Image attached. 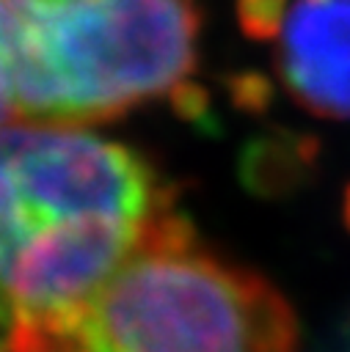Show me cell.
Listing matches in <instances>:
<instances>
[{"label": "cell", "instance_id": "5b68a950", "mask_svg": "<svg viewBox=\"0 0 350 352\" xmlns=\"http://www.w3.org/2000/svg\"><path fill=\"white\" fill-rule=\"evenodd\" d=\"M3 6H6V0H0V124L17 121L11 77H8V63H6V41H3Z\"/></svg>", "mask_w": 350, "mask_h": 352}, {"label": "cell", "instance_id": "6da1fadb", "mask_svg": "<svg viewBox=\"0 0 350 352\" xmlns=\"http://www.w3.org/2000/svg\"><path fill=\"white\" fill-rule=\"evenodd\" d=\"M179 220L135 148L88 126L0 124V338L80 305Z\"/></svg>", "mask_w": 350, "mask_h": 352}, {"label": "cell", "instance_id": "3957f363", "mask_svg": "<svg viewBox=\"0 0 350 352\" xmlns=\"http://www.w3.org/2000/svg\"><path fill=\"white\" fill-rule=\"evenodd\" d=\"M193 0H6L3 41L19 121L91 126L185 82Z\"/></svg>", "mask_w": 350, "mask_h": 352}, {"label": "cell", "instance_id": "277c9868", "mask_svg": "<svg viewBox=\"0 0 350 352\" xmlns=\"http://www.w3.org/2000/svg\"><path fill=\"white\" fill-rule=\"evenodd\" d=\"M276 36L289 94L317 116L350 118V0H292Z\"/></svg>", "mask_w": 350, "mask_h": 352}, {"label": "cell", "instance_id": "7a4b0ae2", "mask_svg": "<svg viewBox=\"0 0 350 352\" xmlns=\"http://www.w3.org/2000/svg\"><path fill=\"white\" fill-rule=\"evenodd\" d=\"M3 352H298L287 300L198 248L185 220L143 245L80 305L17 327Z\"/></svg>", "mask_w": 350, "mask_h": 352}]
</instances>
